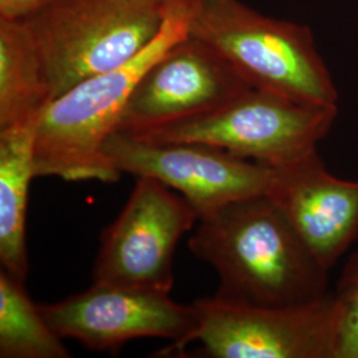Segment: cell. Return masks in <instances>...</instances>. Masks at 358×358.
I'll list each match as a JSON object with an SVG mask.
<instances>
[{
	"mask_svg": "<svg viewBox=\"0 0 358 358\" xmlns=\"http://www.w3.org/2000/svg\"><path fill=\"white\" fill-rule=\"evenodd\" d=\"M337 115V105L297 103L251 88L205 115L129 136L154 142L203 143L276 167L317 150Z\"/></svg>",
	"mask_w": 358,
	"mask_h": 358,
	"instance_id": "cell-5",
	"label": "cell"
},
{
	"mask_svg": "<svg viewBox=\"0 0 358 358\" xmlns=\"http://www.w3.org/2000/svg\"><path fill=\"white\" fill-rule=\"evenodd\" d=\"M187 6H170L159 35L127 64L88 77L55 97L38 118L36 177L115 183L121 171L105 153L129 97L148 68L187 35Z\"/></svg>",
	"mask_w": 358,
	"mask_h": 358,
	"instance_id": "cell-2",
	"label": "cell"
},
{
	"mask_svg": "<svg viewBox=\"0 0 358 358\" xmlns=\"http://www.w3.org/2000/svg\"><path fill=\"white\" fill-rule=\"evenodd\" d=\"M51 100L44 64L26 23L0 17V129L38 118Z\"/></svg>",
	"mask_w": 358,
	"mask_h": 358,
	"instance_id": "cell-13",
	"label": "cell"
},
{
	"mask_svg": "<svg viewBox=\"0 0 358 358\" xmlns=\"http://www.w3.org/2000/svg\"><path fill=\"white\" fill-rule=\"evenodd\" d=\"M38 118L0 129V263L1 268L23 282L29 268L27 211L29 185L36 177Z\"/></svg>",
	"mask_w": 358,
	"mask_h": 358,
	"instance_id": "cell-12",
	"label": "cell"
},
{
	"mask_svg": "<svg viewBox=\"0 0 358 358\" xmlns=\"http://www.w3.org/2000/svg\"><path fill=\"white\" fill-rule=\"evenodd\" d=\"M51 0H0L1 19H24Z\"/></svg>",
	"mask_w": 358,
	"mask_h": 358,
	"instance_id": "cell-16",
	"label": "cell"
},
{
	"mask_svg": "<svg viewBox=\"0 0 358 358\" xmlns=\"http://www.w3.org/2000/svg\"><path fill=\"white\" fill-rule=\"evenodd\" d=\"M187 11L189 35L220 53L251 88L297 103H338L309 27L269 17L241 0H194Z\"/></svg>",
	"mask_w": 358,
	"mask_h": 358,
	"instance_id": "cell-3",
	"label": "cell"
},
{
	"mask_svg": "<svg viewBox=\"0 0 358 358\" xmlns=\"http://www.w3.org/2000/svg\"><path fill=\"white\" fill-rule=\"evenodd\" d=\"M169 6H187L194 0H165Z\"/></svg>",
	"mask_w": 358,
	"mask_h": 358,
	"instance_id": "cell-17",
	"label": "cell"
},
{
	"mask_svg": "<svg viewBox=\"0 0 358 358\" xmlns=\"http://www.w3.org/2000/svg\"><path fill=\"white\" fill-rule=\"evenodd\" d=\"M165 0H51L22 19L41 56L52 100L127 64L162 31Z\"/></svg>",
	"mask_w": 358,
	"mask_h": 358,
	"instance_id": "cell-4",
	"label": "cell"
},
{
	"mask_svg": "<svg viewBox=\"0 0 358 358\" xmlns=\"http://www.w3.org/2000/svg\"><path fill=\"white\" fill-rule=\"evenodd\" d=\"M198 327L190 344L210 358H336L341 310L331 291L288 307H252L215 296L192 303Z\"/></svg>",
	"mask_w": 358,
	"mask_h": 358,
	"instance_id": "cell-6",
	"label": "cell"
},
{
	"mask_svg": "<svg viewBox=\"0 0 358 358\" xmlns=\"http://www.w3.org/2000/svg\"><path fill=\"white\" fill-rule=\"evenodd\" d=\"M264 194L324 268L357 242L358 180L333 176L317 150L271 167Z\"/></svg>",
	"mask_w": 358,
	"mask_h": 358,
	"instance_id": "cell-11",
	"label": "cell"
},
{
	"mask_svg": "<svg viewBox=\"0 0 358 358\" xmlns=\"http://www.w3.org/2000/svg\"><path fill=\"white\" fill-rule=\"evenodd\" d=\"M105 153L121 173L149 177L179 192L199 219L264 194L271 166L203 143L154 142L115 131Z\"/></svg>",
	"mask_w": 358,
	"mask_h": 358,
	"instance_id": "cell-9",
	"label": "cell"
},
{
	"mask_svg": "<svg viewBox=\"0 0 358 358\" xmlns=\"http://www.w3.org/2000/svg\"><path fill=\"white\" fill-rule=\"evenodd\" d=\"M333 294L341 310L336 358H358V251L348 260Z\"/></svg>",
	"mask_w": 358,
	"mask_h": 358,
	"instance_id": "cell-15",
	"label": "cell"
},
{
	"mask_svg": "<svg viewBox=\"0 0 358 358\" xmlns=\"http://www.w3.org/2000/svg\"><path fill=\"white\" fill-rule=\"evenodd\" d=\"M62 340L29 297L26 282L0 269V357L69 358Z\"/></svg>",
	"mask_w": 358,
	"mask_h": 358,
	"instance_id": "cell-14",
	"label": "cell"
},
{
	"mask_svg": "<svg viewBox=\"0 0 358 358\" xmlns=\"http://www.w3.org/2000/svg\"><path fill=\"white\" fill-rule=\"evenodd\" d=\"M40 308L60 337L112 353L131 340L159 337L171 341L162 357L180 356L199 321L192 304H178L166 292L105 282Z\"/></svg>",
	"mask_w": 358,
	"mask_h": 358,
	"instance_id": "cell-8",
	"label": "cell"
},
{
	"mask_svg": "<svg viewBox=\"0 0 358 358\" xmlns=\"http://www.w3.org/2000/svg\"><path fill=\"white\" fill-rule=\"evenodd\" d=\"M248 90L220 53L187 32L142 75L115 131L140 134L205 115Z\"/></svg>",
	"mask_w": 358,
	"mask_h": 358,
	"instance_id": "cell-10",
	"label": "cell"
},
{
	"mask_svg": "<svg viewBox=\"0 0 358 358\" xmlns=\"http://www.w3.org/2000/svg\"><path fill=\"white\" fill-rule=\"evenodd\" d=\"M165 183L137 177L128 202L101 234L93 282L170 294L180 238L199 215Z\"/></svg>",
	"mask_w": 358,
	"mask_h": 358,
	"instance_id": "cell-7",
	"label": "cell"
},
{
	"mask_svg": "<svg viewBox=\"0 0 358 358\" xmlns=\"http://www.w3.org/2000/svg\"><path fill=\"white\" fill-rule=\"evenodd\" d=\"M189 247L215 269L222 301L288 307L329 294V271L266 194L243 198L201 217Z\"/></svg>",
	"mask_w": 358,
	"mask_h": 358,
	"instance_id": "cell-1",
	"label": "cell"
}]
</instances>
